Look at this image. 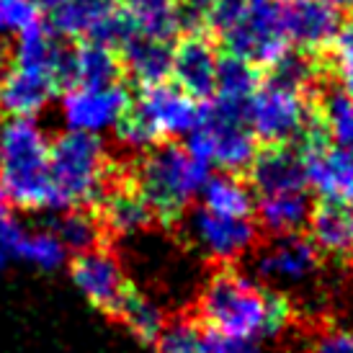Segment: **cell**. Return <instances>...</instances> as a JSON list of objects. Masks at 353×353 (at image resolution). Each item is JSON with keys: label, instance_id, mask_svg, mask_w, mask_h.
<instances>
[{"label": "cell", "instance_id": "d590c367", "mask_svg": "<svg viewBox=\"0 0 353 353\" xmlns=\"http://www.w3.org/2000/svg\"><path fill=\"white\" fill-rule=\"evenodd\" d=\"M307 353H353V327H325L312 338Z\"/></svg>", "mask_w": 353, "mask_h": 353}, {"label": "cell", "instance_id": "74e56055", "mask_svg": "<svg viewBox=\"0 0 353 353\" xmlns=\"http://www.w3.org/2000/svg\"><path fill=\"white\" fill-rule=\"evenodd\" d=\"M330 8H335L338 13H343V10H348V13H353V0H325Z\"/></svg>", "mask_w": 353, "mask_h": 353}, {"label": "cell", "instance_id": "1f68e13d", "mask_svg": "<svg viewBox=\"0 0 353 353\" xmlns=\"http://www.w3.org/2000/svg\"><path fill=\"white\" fill-rule=\"evenodd\" d=\"M26 235H29V227L16 216L13 204L0 191V268L13 261H21Z\"/></svg>", "mask_w": 353, "mask_h": 353}, {"label": "cell", "instance_id": "9c48e42d", "mask_svg": "<svg viewBox=\"0 0 353 353\" xmlns=\"http://www.w3.org/2000/svg\"><path fill=\"white\" fill-rule=\"evenodd\" d=\"M41 16L54 34L70 41L99 39L119 47L129 23L119 0H37Z\"/></svg>", "mask_w": 353, "mask_h": 353}, {"label": "cell", "instance_id": "ffe728a7", "mask_svg": "<svg viewBox=\"0 0 353 353\" xmlns=\"http://www.w3.org/2000/svg\"><path fill=\"white\" fill-rule=\"evenodd\" d=\"M121 75L124 70L114 44L83 39L70 47L68 70H65L68 85H111V83H119Z\"/></svg>", "mask_w": 353, "mask_h": 353}, {"label": "cell", "instance_id": "4316f807", "mask_svg": "<svg viewBox=\"0 0 353 353\" xmlns=\"http://www.w3.org/2000/svg\"><path fill=\"white\" fill-rule=\"evenodd\" d=\"M258 83H261L258 68H253L250 62H245V59H240V57L222 54L219 75H216V90L212 99L219 101V103H227V106L245 108L250 96H253L255 88H258Z\"/></svg>", "mask_w": 353, "mask_h": 353}, {"label": "cell", "instance_id": "7402d4cb", "mask_svg": "<svg viewBox=\"0 0 353 353\" xmlns=\"http://www.w3.org/2000/svg\"><path fill=\"white\" fill-rule=\"evenodd\" d=\"M101 204V227L117 237H132L145 232L155 219L150 204L134 186L108 188Z\"/></svg>", "mask_w": 353, "mask_h": 353}, {"label": "cell", "instance_id": "f546056e", "mask_svg": "<svg viewBox=\"0 0 353 353\" xmlns=\"http://www.w3.org/2000/svg\"><path fill=\"white\" fill-rule=\"evenodd\" d=\"M68 248L59 243V237L52 232L50 227H41V230H29L23 250H21V261L23 263L39 268L44 274H54L62 265L68 263Z\"/></svg>", "mask_w": 353, "mask_h": 353}, {"label": "cell", "instance_id": "e0dca14e", "mask_svg": "<svg viewBox=\"0 0 353 353\" xmlns=\"http://www.w3.org/2000/svg\"><path fill=\"white\" fill-rule=\"evenodd\" d=\"M222 54L214 41L204 34H186L173 47V70L170 80L196 101H209L216 90Z\"/></svg>", "mask_w": 353, "mask_h": 353}, {"label": "cell", "instance_id": "d6a6232c", "mask_svg": "<svg viewBox=\"0 0 353 353\" xmlns=\"http://www.w3.org/2000/svg\"><path fill=\"white\" fill-rule=\"evenodd\" d=\"M41 8L37 0H0V37H19L41 23Z\"/></svg>", "mask_w": 353, "mask_h": 353}, {"label": "cell", "instance_id": "4dcf8cb0", "mask_svg": "<svg viewBox=\"0 0 353 353\" xmlns=\"http://www.w3.org/2000/svg\"><path fill=\"white\" fill-rule=\"evenodd\" d=\"M157 353H204V330L191 320H168L155 338Z\"/></svg>", "mask_w": 353, "mask_h": 353}, {"label": "cell", "instance_id": "cb8c5ba5", "mask_svg": "<svg viewBox=\"0 0 353 353\" xmlns=\"http://www.w3.org/2000/svg\"><path fill=\"white\" fill-rule=\"evenodd\" d=\"M199 206L222 216H235V219H250L255 214V194L250 183L240 181L232 173H219L209 176L206 186L201 188Z\"/></svg>", "mask_w": 353, "mask_h": 353}, {"label": "cell", "instance_id": "7a4b0ae2", "mask_svg": "<svg viewBox=\"0 0 353 353\" xmlns=\"http://www.w3.org/2000/svg\"><path fill=\"white\" fill-rule=\"evenodd\" d=\"M312 80V57L296 50L268 70V78L258 83L245 106V121L258 142L271 148L312 137L317 124V108L310 99Z\"/></svg>", "mask_w": 353, "mask_h": 353}, {"label": "cell", "instance_id": "e575fe53", "mask_svg": "<svg viewBox=\"0 0 353 353\" xmlns=\"http://www.w3.org/2000/svg\"><path fill=\"white\" fill-rule=\"evenodd\" d=\"M216 0H178V26L181 34H204L212 23Z\"/></svg>", "mask_w": 353, "mask_h": 353}, {"label": "cell", "instance_id": "8992f818", "mask_svg": "<svg viewBox=\"0 0 353 353\" xmlns=\"http://www.w3.org/2000/svg\"><path fill=\"white\" fill-rule=\"evenodd\" d=\"M201 108L204 103L178 88L173 80L155 83L139 90L114 134L121 148L145 155L155 145L188 137L201 119Z\"/></svg>", "mask_w": 353, "mask_h": 353}, {"label": "cell", "instance_id": "ac0fdd59", "mask_svg": "<svg viewBox=\"0 0 353 353\" xmlns=\"http://www.w3.org/2000/svg\"><path fill=\"white\" fill-rule=\"evenodd\" d=\"M250 188L255 199L289 191H310L304 181L302 152L294 145H271L261 150L250 165Z\"/></svg>", "mask_w": 353, "mask_h": 353}, {"label": "cell", "instance_id": "484cf974", "mask_svg": "<svg viewBox=\"0 0 353 353\" xmlns=\"http://www.w3.org/2000/svg\"><path fill=\"white\" fill-rule=\"evenodd\" d=\"M47 227L59 237V243L68 248V253L72 255L88 253L93 248H99L101 235H103L101 219L88 214L85 209H62V212H54Z\"/></svg>", "mask_w": 353, "mask_h": 353}, {"label": "cell", "instance_id": "8d00e7d4", "mask_svg": "<svg viewBox=\"0 0 353 353\" xmlns=\"http://www.w3.org/2000/svg\"><path fill=\"white\" fill-rule=\"evenodd\" d=\"M204 353H261L255 343H245V341H235L219 333H204Z\"/></svg>", "mask_w": 353, "mask_h": 353}, {"label": "cell", "instance_id": "52a82bcc", "mask_svg": "<svg viewBox=\"0 0 353 353\" xmlns=\"http://www.w3.org/2000/svg\"><path fill=\"white\" fill-rule=\"evenodd\" d=\"M50 176L57 212L99 204L108 191L111 157L101 137L65 132L52 142Z\"/></svg>", "mask_w": 353, "mask_h": 353}, {"label": "cell", "instance_id": "836d02e7", "mask_svg": "<svg viewBox=\"0 0 353 353\" xmlns=\"http://www.w3.org/2000/svg\"><path fill=\"white\" fill-rule=\"evenodd\" d=\"M330 62H333V75L338 80V88L353 96V13L341 23L335 34V41L330 47Z\"/></svg>", "mask_w": 353, "mask_h": 353}, {"label": "cell", "instance_id": "f1b7e54d", "mask_svg": "<svg viewBox=\"0 0 353 353\" xmlns=\"http://www.w3.org/2000/svg\"><path fill=\"white\" fill-rule=\"evenodd\" d=\"M119 317H121V323L127 325L129 333L139 338V341H145V343H155V338L168 323L163 307L155 299H150L145 294H134V292L129 294L124 307L119 310Z\"/></svg>", "mask_w": 353, "mask_h": 353}, {"label": "cell", "instance_id": "f35d334b", "mask_svg": "<svg viewBox=\"0 0 353 353\" xmlns=\"http://www.w3.org/2000/svg\"><path fill=\"white\" fill-rule=\"evenodd\" d=\"M351 292H353V279H351Z\"/></svg>", "mask_w": 353, "mask_h": 353}, {"label": "cell", "instance_id": "8fae6325", "mask_svg": "<svg viewBox=\"0 0 353 353\" xmlns=\"http://www.w3.org/2000/svg\"><path fill=\"white\" fill-rule=\"evenodd\" d=\"M183 232L191 248L206 261L230 265L255 248L258 227L253 219H235L209 212L204 206H191L183 214Z\"/></svg>", "mask_w": 353, "mask_h": 353}, {"label": "cell", "instance_id": "277c9868", "mask_svg": "<svg viewBox=\"0 0 353 353\" xmlns=\"http://www.w3.org/2000/svg\"><path fill=\"white\" fill-rule=\"evenodd\" d=\"M209 176L212 168L191 155L186 145L163 142L139 157L134 188L150 204L155 219L176 222L201 196Z\"/></svg>", "mask_w": 353, "mask_h": 353}, {"label": "cell", "instance_id": "30bf717a", "mask_svg": "<svg viewBox=\"0 0 353 353\" xmlns=\"http://www.w3.org/2000/svg\"><path fill=\"white\" fill-rule=\"evenodd\" d=\"M129 108V88L119 80L111 85H68L59 96L57 114L68 132L103 137L117 132Z\"/></svg>", "mask_w": 353, "mask_h": 353}, {"label": "cell", "instance_id": "d6986e66", "mask_svg": "<svg viewBox=\"0 0 353 353\" xmlns=\"http://www.w3.org/2000/svg\"><path fill=\"white\" fill-rule=\"evenodd\" d=\"M173 47H176V41L155 39V37H145V34L129 31L127 37L119 41L117 50L124 75L132 83L148 88V85H155V83L170 80Z\"/></svg>", "mask_w": 353, "mask_h": 353}, {"label": "cell", "instance_id": "3957f363", "mask_svg": "<svg viewBox=\"0 0 353 353\" xmlns=\"http://www.w3.org/2000/svg\"><path fill=\"white\" fill-rule=\"evenodd\" d=\"M50 150L52 139L37 119H8L0 127V191L13 209L57 212Z\"/></svg>", "mask_w": 353, "mask_h": 353}, {"label": "cell", "instance_id": "5bb4252c", "mask_svg": "<svg viewBox=\"0 0 353 353\" xmlns=\"http://www.w3.org/2000/svg\"><path fill=\"white\" fill-rule=\"evenodd\" d=\"M70 279L80 294L103 312L119 314V310L132 294L121 261L101 245L72 258Z\"/></svg>", "mask_w": 353, "mask_h": 353}, {"label": "cell", "instance_id": "603a6c76", "mask_svg": "<svg viewBox=\"0 0 353 353\" xmlns=\"http://www.w3.org/2000/svg\"><path fill=\"white\" fill-rule=\"evenodd\" d=\"M312 194L310 191H289L255 199V216L271 235H294L310 225L312 216Z\"/></svg>", "mask_w": 353, "mask_h": 353}, {"label": "cell", "instance_id": "6da1fadb", "mask_svg": "<svg viewBox=\"0 0 353 353\" xmlns=\"http://www.w3.org/2000/svg\"><path fill=\"white\" fill-rule=\"evenodd\" d=\"M196 310L209 333L245 343L276 338L292 323V307L284 296L261 284L255 276L232 268H222L206 281Z\"/></svg>", "mask_w": 353, "mask_h": 353}, {"label": "cell", "instance_id": "d4e9b609", "mask_svg": "<svg viewBox=\"0 0 353 353\" xmlns=\"http://www.w3.org/2000/svg\"><path fill=\"white\" fill-rule=\"evenodd\" d=\"M129 31L173 41L181 34L176 6L178 0H119Z\"/></svg>", "mask_w": 353, "mask_h": 353}, {"label": "cell", "instance_id": "5b68a950", "mask_svg": "<svg viewBox=\"0 0 353 353\" xmlns=\"http://www.w3.org/2000/svg\"><path fill=\"white\" fill-rule=\"evenodd\" d=\"M209 29L227 54L253 68H276L292 52L281 29L279 0H216Z\"/></svg>", "mask_w": 353, "mask_h": 353}, {"label": "cell", "instance_id": "83f0119b", "mask_svg": "<svg viewBox=\"0 0 353 353\" xmlns=\"http://www.w3.org/2000/svg\"><path fill=\"white\" fill-rule=\"evenodd\" d=\"M317 124L327 142L353 150V96L343 88L323 93L317 103Z\"/></svg>", "mask_w": 353, "mask_h": 353}, {"label": "cell", "instance_id": "9a60e30c", "mask_svg": "<svg viewBox=\"0 0 353 353\" xmlns=\"http://www.w3.org/2000/svg\"><path fill=\"white\" fill-rule=\"evenodd\" d=\"M279 16L289 47L310 57L330 50L343 23L325 0H279Z\"/></svg>", "mask_w": 353, "mask_h": 353}, {"label": "cell", "instance_id": "ab89813d", "mask_svg": "<svg viewBox=\"0 0 353 353\" xmlns=\"http://www.w3.org/2000/svg\"><path fill=\"white\" fill-rule=\"evenodd\" d=\"M0 41H3V37H0Z\"/></svg>", "mask_w": 353, "mask_h": 353}, {"label": "cell", "instance_id": "44dd1931", "mask_svg": "<svg viewBox=\"0 0 353 353\" xmlns=\"http://www.w3.org/2000/svg\"><path fill=\"white\" fill-rule=\"evenodd\" d=\"M310 240L320 255L351 263L353 261V206L320 204L310 216Z\"/></svg>", "mask_w": 353, "mask_h": 353}, {"label": "cell", "instance_id": "4fadbf2b", "mask_svg": "<svg viewBox=\"0 0 353 353\" xmlns=\"http://www.w3.org/2000/svg\"><path fill=\"white\" fill-rule=\"evenodd\" d=\"M299 152L310 194L323 204L353 206V150L312 134L302 142Z\"/></svg>", "mask_w": 353, "mask_h": 353}, {"label": "cell", "instance_id": "ba28073f", "mask_svg": "<svg viewBox=\"0 0 353 353\" xmlns=\"http://www.w3.org/2000/svg\"><path fill=\"white\" fill-rule=\"evenodd\" d=\"M186 150L209 168L222 173L250 170L258 155V139L245 121V108L209 101L201 108V119L186 137Z\"/></svg>", "mask_w": 353, "mask_h": 353}, {"label": "cell", "instance_id": "7c38bea8", "mask_svg": "<svg viewBox=\"0 0 353 353\" xmlns=\"http://www.w3.org/2000/svg\"><path fill=\"white\" fill-rule=\"evenodd\" d=\"M320 268V250L310 235H274L255 250L253 276L271 289H294L310 284Z\"/></svg>", "mask_w": 353, "mask_h": 353}, {"label": "cell", "instance_id": "2e32d148", "mask_svg": "<svg viewBox=\"0 0 353 353\" xmlns=\"http://www.w3.org/2000/svg\"><path fill=\"white\" fill-rule=\"evenodd\" d=\"M62 80L34 68L8 62L0 70V114L6 119H37L57 99Z\"/></svg>", "mask_w": 353, "mask_h": 353}]
</instances>
